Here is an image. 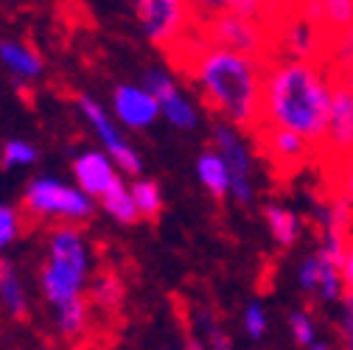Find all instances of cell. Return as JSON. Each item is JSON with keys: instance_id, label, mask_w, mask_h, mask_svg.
I'll list each match as a JSON object with an SVG mask.
<instances>
[{"instance_id": "1", "label": "cell", "mask_w": 353, "mask_h": 350, "mask_svg": "<svg viewBox=\"0 0 353 350\" xmlns=\"http://www.w3.org/2000/svg\"><path fill=\"white\" fill-rule=\"evenodd\" d=\"M336 76L323 62L270 59L263 70L261 126L300 135L314 152L325 143Z\"/></svg>"}, {"instance_id": "2", "label": "cell", "mask_w": 353, "mask_h": 350, "mask_svg": "<svg viewBox=\"0 0 353 350\" xmlns=\"http://www.w3.org/2000/svg\"><path fill=\"white\" fill-rule=\"evenodd\" d=\"M176 48H188L191 76L205 104L222 115L230 126L258 129L263 101V70L267 62L239 56L233 51L213 48L202 39L191 42V34Z\"/></svg>"}, {"instance_id": "3", "label": "cell", "mask_w": 353, "mask_h": 350, "mask_svg": "<svg viewBox=\"0 0 353 350\" xmlns=\"http://www.w3.org/2000/svg\"><path fill=\"white\" fill-rule=\"evenodd\" d=\"M87 272H90V252H87L79 227H57L48 241V260L39 272V286L46 300L54 309H62V305L79 300L87 283Z\"/></svg>"}, {"instance_id": "4", "label": "cell", "mask_w": 353, "mask_h": 350, "mask_svg": "<svg viewBox=\"0 0 353 350\" xmlns=\"http://www.w3.org/2000/svg\"><path fill=\"white\" fill-rule=\"evenodd\" d=\"M208 9L213 12L210 17H202V39L213 48L222 51H233L239 56H250L258 62H270L275 56L272 51V25L263 23H252V20H241L233 17L222 9V3H208Z\"/></svg>"}, {"instance_id": "5", "label": "cell", "mask_w": 353, "mask_h": 350, "mask_svg": "<svg viewBox=\"0 0 353 350\" xmlns=\"http://www.w3.org/2000/svg\"><path fill=\"white\" fill-rule=\"evenodd\" d=\"M23 207L37 218H62L76 227L93 216V199L54 177H37L23 194Z\"/></svg>"}, {"instance_id": "6", "label": "cell", "mask_w": 353, "mask_h": 350, "mask_svg": "<svg viewBox=\"0 0 353 350\" xmlns=\"http://www.w3.org/2000/svg\"><path fill=\"white\" fill-rule=\"evenodd\" d=\"M272 59H294V62H323L328 51V34L303 17L297 6H286V17H275L272 23Z\"/></svg>"}, {"instance_id": "7", "label": "cell", "mask_w": 353, "mask_h": 350, "mask_svg": "<svg viewBox=\"0 0 353 350\" xmlns=\"http://www.w3.org/2000/svg\"><path fill=\"white\" fill-rule=\"evenodd\" d=\"M135 12L146 39L171 54L194 31V23H196L194 6L180 3V0H141Z\"/></svg>"}, {"instance_id": "8", "label": "cell", "mask_w": 353, "mask_h": 350, "mask_svg": "<svg viewBox=\"0 0 353 350\" xmlns=\"http://www.w3.org/2000/svg\"><path fill=\"white\" fill-rule=\"evenodd\" d=\"M213 152L225 160L230 174V196L239 205L252 202V154L247 141L236 132L230 123H216L213 126Z\"/></svg>"}, {"instance_id": "9", "label": "cell", "mask_w": 353, "mask_h": 350, "mask_svg": "<svg viewBox=\"0 0 353 350\" xmlns=\"http://www.w3.org/2000/svg\"><path fill=\"white\" fill-rule=\"evenodd\" d=\"M79 110L84 112V118L90 121V126L96 129V135H99V141L104 143L107 157L115 163V168H121L123 174H132V177H138V174L143 171V160H141V154L135 152V146H132V143L121 135V129H118L115 121L110 118L107 107H101L93 96H79Z\"/></svg>"}, {"instance_id": "10", "label": "cell", "mask_w": 353, "mask_h": 350, "mask_svg": "<svg viewBox=\"0 0 353 350\" xmlns=\"http://www.w3.org/2000/svg\"><path fill=\"white\" fill-rule=\"evenodd\" d=\"M143 87L152 93V99L160 107V115L174 126V129H196L199 123V110L196 104L183 93V87L176 84L165 70H149L143 76Z\"/></svg>"}, {"instance_id": "11", "label": "cell", "mask_w": 353, "mask_h": 350, "mask_svg": "<svg viewBox=\"0 0 353 350\" xmlns=\"http://www.w3.org/2000/svg\"><path fill=\"white\" fill-rule=\"evenodd\" d=\"M323 152H328L336 163L353 157V99L339 79L334 84V101H331Z\"/></svg>"}, {"instance_id": "12", "label": "cell", "mask_w": 353, "mask_h": 350, "mask_svg": "<svg viewBox=\"0 0 353 350\" xmlns=\"http://www.w3.org/2000/svg\"><path fill=\"white\" fill-rule=\"evenodd\" d=\"M112 112L126 129H146L160 118V107L143 84H118L112 93Z\"/></svg>"}, {"instance_id": "13", "label": "cell", "mask_w": 353, "mask_h": 350, "mask_svg": "<svg viewBox=\"0 0 353 350\" xmlns=\"http://www.w3.org/2000/svg\"><path fill=\"white\" fill-rule=\"evenodd\" d=\"M73 177H76V188L90 199H104V194L121 183L115 163L104 152L79 154L73 160Z\"/></svg>"}, {"instance_id": "14", "label": "cell", "mask_w": 353, "mask_h": 350, "mask_svg": "<svg viewBox=\"0 0 353 350\" xmlns=\"http://www.w3.org/2000/svg\"><path fill=\"white\" fill-rule=\"evenodd\" d=\"M261 129V146L267 152V157L281 168V171H297L312 157V146H308L300 135L283 132V129L272 126H258Z\"/></svg>"}, {"instance_id": "15", "label": "cell", "mask_w": 353, "mask_h": 350, "mask_svg": "<svg viewBox=\"0 0 353 350\" xmlns=\"http://www.w3.org/2000/svg\"><path fill=\"white\" fill-rule=\"evenodd\" d=\"M297 12L317 23L328 37L353 28V0H312V3H297Z\"/></svg>"}, {"instance_id": "16", "label": "cell", "mask_w": 353, "mask_h": 350, "mask_svg": "<svg viewBox=\"0 0 353 350\" xmlns=\"http://www.w3.org/2000/svg\"><path fill=\"white\" fill-rule=\"evenodd\" d=\"M196 177L202 183V188L213 196V199H225L230 194V174L225 160L216 152H202L196 160Z\"/></svg>"}, {"instance_id": "17", "label": "cell", "mask_w": 353, "mask_h": 350, "mask_svg": "<svg viewBox=\"0 0 353 350\" xmlns=\"http://www.w3.org/2000/svg\"><path fill=\"white\" fill-rule=\"evenodd\" d=\"M0 65L9 68L14 76H23V79H37L42 73L39 54L34 48L23 45V42H14V39L0 42Z\"/></svg>"}, {"instance_id": "18", "label": "cell", "mask_w": 353, "mask_h": 350, "mask_svg": "<svg viewBox=\"0 0 353 350\" xmlns=\"http://www.w3.org/2000/svg\"><path fill=\"white\" fill-rule=\"evenodd\" d=\"M263 218H267V227H270L272 238L281 247H294L297 244V238L303 233V225H300V216L294 210H289L286 205H267Z\"/></svg>"}, {"instance_id": "19", "label": "cell", "mask_w": 353, "mask_h": 350, "mask_svg": "<svg viewBox=\"0 0 353 350\" xmlns=\"http://www.w3.org/2000/svg\"><path fill=\"white\" fill-rule=\"evenodd\" d=\"M0 305L12 314V317H26L28 311V297L20 283L17 269L9 260H0Z\"/></svg>"}, {"instance_id": "20", "label": "cell", "mask_w": 353, "mask_h": 350, "mask_svg": "<svg viewBox=\"0 0 353 350\" xmlns=\"http://www.w3.org/2000/svg\"><path fill=\"white\" fill-rule=\"evenodd\" d=\"M314 264H317V297L323 300V302H334V300H339L345 291H342V275H339V264L336 260L323 249V247H317L314 252Z\"/></svg>"}, {"instance_id": "21", "label": "cell", "mask_w": 353, "mask_h": 350, "mask_svg": "<svg viewBox=\"0 0 353 350\" xmlns=\"http://www.w3.org/2000/svg\"><path fill=\"white\" fill-rule=\"evenodd\" d=\"M323 65L334 76H345L347 70H353V28L328 37V51H325Z\"/></svg>"}, {"instance_id": "22", "label": "cell", "mask_w": 353, "mask_h": 350, "mask_svg": "<svg viewBox=\"0 0 353 350\" xmlns=\"http://www.w3.org/2000/svg\"><path fill=\"white\" fill-rule=\"evenodd\" d=\"M101 207L115 218L118 225H135L138 222V207H135V199H132L129 188L123 183H118L115 188H110L101 199Z\"/></svg>"}, {"instance_id": "23", "label": "cell", "mask_w": 353, "mask_h": 350, "mask_svg": "<svg viewBox=\"0 0 353 350\" xmlns=\"http://www.w3.org/2000/svg\"><path fill=\"white\" fill-rule=\"evenodd\" d=\"M132 199H135V207H138V216L143 218H157L163 213V191L154 180H146V177H138L129 188Z\"/></svg>"}, {"instance_id": "24", "label": "cell", "mask_w": 353, "mask_h": 350, "mask_svg": "<svg viewBox=\"0 0 353 350\" xmlns=\"http://www.w3.org/2000/svg\"><path fill=\"white\" fill-rule=\"evenodd\" d=\"M87 322H90V309H87V300L79 297L68 305H62V309H57V325L65 336L76 339L87 331Z\"/></svg>"}, {"instance_id": "25", "label": "cell", "mask_w": 353, "mask_h": 350, "mask_svg": "<svg viewBox=\"0 0 353 350\" xmlns=\"http://www.w3.org/2000/svg\"><path fill=\"white\" fill-rule=\"evenodd\" d=\"M222 9L233 17H241V20H252V23H263L267 20L270 25L275 23L272 17H267L275 6H267V3H258V0H228V3H222Z\"/></svg>"}, {"instance_id": "26", "label": "cell", "mask_w": 353, "mask_h": 350, "mask_svg": "<svg viewBox=\"0 0 353 350\" xmlns=\"http://www.w3.org/2000/svg\"><path fill=\"white\" fill-rule=\"evenodd\" d=\"M93 300L104 309H115V305L123 300V283L115 275H101L93 286Z\"/></svg>"}, {"instance_id": "27", "label": "cell", "mask_w": 353, "mask_h": 350, "mask_svg": "<svg viewBox=\"0 0 353 350\" xmlns=\"http://www.w3.org/2000/svg\"><path fill=\"white\" fill-rule=\"evenodd\" d=\"M289 328H292V336L300 347H314L317 344V328H314V320L308 317V311H292L289 314Z\"/></svg>"}, {"instance_id": "28", "label": "cell", "mask_w": 353, "mask_h": 350, "mask_svg": "<svg viewBox=\"0 0 353 350\" xmlns=\"http://www.w3.org/2000/svg\"><path fill=\"white\" fill-rule=\"evenodd\" d=\"M0 157H3L6 168H20V165H31L37 160V149L26 141H9L3 146V152H0Z\"/></svg>"}, {"instance_id": "29", "label": "cell", "mask_w": 353, "mask_h": 350, "mask_svg": "<svg viewBox=\"0 0 353 350\" xmlns=\"http://www.w3.org/2000/svg\"><path fill=\"white\" fill-rule=\"evenodd\" d=\"M20 233V213L9 205H0V252H3Z\"/></svg>"}, {"instance_id": "30", "label": "cell", "mask_w": 353, "mask_h": 350, "mask_svg": "<svg viewBox=\"0 0 353 350\" xmlns=\"http://www.w3.org/2000/svg\"><path fill=\"white\" fill-rule=\"evenodd\" d=\"M334 194L342 196L350 207H353V157L339 160L336 163V183H334Z\"/></svg>"}, {"instance_id": "31", "label": "cell", "mask_w": 353, "mask_h": 350, "mask_svg": "<svg viewBox=\"0 0 353 350\" xmlns=\"http://www.w3.org/2000/svg\"><path fill=\"white\" fill-rule=\"evenodd\" d=\"M267 311L261 309L258 302H250L247 311H244V331L252 336V339H261L263 333H267Z\"/></svg>"}, {"instance_id": "32", "label": "cell", "mask_w": 353, "mask_h": 350, "mask_svg": "<svg viewBox=\"0 0 353 350\" xmlns=\"http://www.w3.org/2000/svg\"><path fill=\"white\" fill-rule=\"evenodd\" d=\"M297 286L305 294H314L317 291V264H314V255H305L303 264L297 267Z\"/></svg>"}, {"instance_id": "33", "label": "cell", "mask_w": 353, "mask_h": 350, "mask_svg": "<svg viewBox=\"0 0 353 350\" xmlns=\"http://www.w3.org/2000/svg\"><path fill=\"white\" fill-rule=\"evenodd\" d=\"M339 275H342V297L353 300V236L345 244V255H342V264H339Z\"/></svg>"}, {"instance_id": "34", "label": "cell", "mask_w": 353, "mask_h": 350, "mask_svg": "<svg viewBox=\"0 0 353 350\" xmlns=\"http://www.w3.org/2000/svg\"><path fill=\"white\" fill-rule=\"evenodd\" d=\"M202 325H205V333H208V342H210V350H233V342L230 336L219 328L216 320L210 317H202Z\"/></svg>"}, {"instance_id": "35", "label": "cell", "mask_w": 353, "mask_h": 350, "mask_svg": "<svg viewBox=\"0 0 353 350\" xmlns=\"http://www.w3.org/2000/svg\"><path fill=\"white\" fill-rule=\"evenodd\" d=\"M342 344L353 350V300L345 297V317H342Z\"/></svg>"}, {"instance_id": "36", "label": "cell", "mask_w": 353, "mask_h": 350, "mask_svg": "<svg viewBox=\"0 0 353 350\" xmlns=\"http://www.w3.org/2000/svg\"><path fill=\"white\" fill-rule=\"evenodd\" d=\"M336 79H339V81L347 87V93H350V99H353V70H347L345 76H336Z\"/></svg>"}, {"instance_id": "37", "label": "cell", "mask_w": 353, "mask_h": 350, "mask_svg": "<svg viewBox=\"0 0 353 350\" xmlns=\"http://www.w3.org/2000/svg\"><path fill=\"white\" fill-rule=\"evenodd\" d=\"M185 350H208L199 339H194V336H188V342H185Z\"/></svg>"}, {"instance_id": "38", "label": "cell", "mask_w": 353, "mask_h": 350, "mask_svg": "<svg viewBox=\"0 0 353 350\" xmlns=\"http://www.w3.org/2000/svg\"><path fill=\"white\" fill-rule=\"evenodd\" d=\"M308 350H331V347H328V344H323V342H317L314 347H308Z\"/></svg>"}, {"instance_id": "39", "label": "cell", "mask_w": 353, "mask_h": 350, "mask_svg": "<svg viewBox=\"0 0 353 350\" xmlns=\"http://www.w3.org/2000/svg\"><path fill=\"white\" fill-rule=\"evenodd\" d=\"M46 350H51V347H46Z\"/></svg>"}]
</instances>
